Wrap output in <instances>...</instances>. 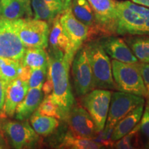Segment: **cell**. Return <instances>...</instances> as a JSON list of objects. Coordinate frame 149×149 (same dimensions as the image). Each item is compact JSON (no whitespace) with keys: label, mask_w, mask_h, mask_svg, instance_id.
<instances>
[{"label":"cell","mask_w":149,"mask_h":149,"mask_svg":"<svg viewBox=\"0 0 149 149\" xmlns=\"http://www.w3.org/2000/svg\"><path fill=\"white\" fill-rule=\"evenodd\" d=\"M48 55L47 77L51 80V97L58 106L61 119L66 120L74 105V99L69 81L70 65L65 59L63 52L51 48Z\"/></svg>","instance_id":"cell-1"},{"label":"cell","mask_w":149,"mask_h":149,"mask_svg":"<svg viewBox=\"0 0 149 149\" xmlns=\"http://www.w3.org/2000/svg\"><path fill=\"white\" fill-rule=\"evenodd\" d=\"M93 72L95 88L117 91L112 72V64L99 40H90L84 45Z\"/></svg>","instance_id":"cell-2"},{"label":"cell","mask_w":149,"mask_h":149,"mask_svg":"<svg viewBox=\"0 0 149 149\" xmlns=\"http://www.w3.org/2000/svg\"><path fill=\"white\" fill-rule=\"evenodd\" d=\"M138 63H124L113 59L111 62L113 77L118 91L146 97L148 92Z\"/></svg>","instance_id":"cell-3"},{"label":"cell","mask_w":149,"mask_h":149,"mask_svg":"<svg viewBox=\"0 0 149 149\" xmlns=\"http://www.w3.org/2000/svg\"><path fill=\"white\" fill-rule=\"evenodd\" d=\"M18 36L25 47H48L49 26L47 22L28 17L14 20Z\"/></svg>","instance_id":"cell-4"},{"label":"cell","mask_w":149,"mask_h":149,"mask_svg":"<svg viewBox=\"0 0 149 149\" xmlns=\"http://www.w3.org/2000/svg\"><path fill=\"white\" fill-rule=\"evenodd\" d=\"M112 93L109 90L95 88L82 96L81 104L88 112L98 130L105 126Z\"/></svg>","instance_id":"cell-5"},{"label":"cell","mask_w":149,"mask_h":149,"mask_svg":"<svg viewBox=\"0 0 149 149\" xmlns=\"http://www.w3.org/2000/svg\"><path fill=\"white\" fill-rule=\"evenodd\" d=\"M71 65L74 88L77 96L82 97L95 88L84 46H81L75 53Z\"/></svg>","instance_id":"cell-6"},{"label":"cell","mask_w":149,"mask_h":149,"mask_svg":"<svg viewBox=\"0 0 149 149\" xmlns=\"http://www.w3.org/2000/svg\"><path fill=\"white\" fill-rule=\"evenodd\" d=\"M6 138L13 148L21 149L35 146L39 136L26 120L5 121L1 126Z\"/></svg>","instance_id":"cell-7"},{"label":"cell","mask_w":149,"mask_h":149,"mask_svg":"<svg viewBox=\"0 0 149 149\" xmlns=\"http://www.w3.org/2000/svg\"><path fill=\"white\" fill-rule=\"evenodd\" d=\"M92 8L101 36L118 35V17L115 0H88Z\"/></svg>","instance_id":"cell-8"},{"label":"cell","mask_w":149,"mask_h":149,"mask_svg":"<svg viewBox=\"0 0 149 149\" xmlns=\"http://www.w3.org/2000/svg\"><path fill=\"white\" fill-rule=\"evenodd\" d=\"M26 47L17 33L14 20L0 17V57L21 61Z\"/></svg>","instance_id":"cell-9"},{"label":"cell","mask_w":149,"mask_h":149,"mask_svg":"<svg viewBox=\"0 0 149 149\" xmlns=\"http://www.w3.org/2000/svg\"><path fill=\"white\" fill-rule=\"evenodd\" d=\"M145 104L143 97L133 93L116 91L112 93L107 124L115 126L123 117L141 104Z\"/></svg>","instance_id":"cell-10"},{"label":"cell","mask_w":149,"mask_h":149,"mask_svg":"<svg viewBox=\"0 0 149 149\" xmlns=\"http://www.w3.org/2000/svg\"><path fill=\"white\" fill-rule=\"evenodd\" d=\"M118 35H149V19L128 8L122 1H116Z\"/></svg>","instance_id":"cell-11"},{"label":"cell","mask_w":149,"mask_h":149,"mask_svg":"<svg viewBox=\"0 0 149 149\" xmlns=\"http://www.w3.org/2000/svg\"><path fill=\"white\" fill-rule=\"evenodd\" d=\"M70 133L77 138L92 139L98 130L90 114L80 107H72L66 120Z\"/></svg>","instance_id":"cell-12"},{"label":"cell","mask_w":149,"mask_h":149,"mask_svg":"<svg viewBox=\"0 0 149 149\" xmlns=\"http://www.w3.org/2000/svg\"><path fill=\"white\" fill-rule=\"evenodd\" d=\"M59 22L77 53L79 48L83 45V43L88 40V27L75 17L72 12L71 6L67 7L61 13Z\"/></svg>","instance_id":"cell-13"},{"label":"cell","mask_w":149,"mask_h":149,"mask_svg":"<svg viewBox=\"0 0 149 149\" xmlns=\"http://www.w3.org/2000/svg\"><path fill=\"white\" fill-rule=\"evenodd\" d=\"M29 89L28 82L19 78L7 83L5 91L4 103L1 114L3 117H13L15 113L16 108L25 97Z\"/></svg>","instance_id":"cell-14"},{"label":"cell","mask_w":149,"mask_h":149,"mask_svg":"<svg viewBox=\"0 0 149 149\" xmlns=\"http://www.w3.org/2000/svg\"><path fill=\"white\" fill-rule=\"evenodd\" d=\"M98 40L104 51L113 59L124 63L138 62L129 46L121 37L112 35L103 37Z\"/></svg>","instance_id":"cell-15"},{"label":"cell","mask_w":149,"mask_h":149,"mask_svg":"<svg viewBox=\"0 0 149 149\" xmlns=\"http://www.w3.org/2000/svg\"><path fill=\"white\" fill-rule=\"evenodd\" d=\"M59 15L57 14L54 18L52 29L49 33V40L51 48L59 50L63 52L65 59L71 66L76 52L74 50L70 39L65 33L59 22Z\"/></svg>","instance_id":"cell-16"},{"label":"cell","mask_w":149,"mask_h":149,"mask_svg":"<svg viewBox=\"0 0 149 149\" xmlns=\"http://www.w3.org/2000/svg\"><path fill=\"white\" fill-rule=\"evenodd\" d=\"M71 10L75 17L88 29V41L101 35L95 16L88 0H72Z\"/></svg>","instance_id":"cell-17"},{"label":"cell","mask_w":149,"mask_h":149,"mask_svg":"<svg viewBox=\"0 0 149 149\" xmlns=\"http://www.w3.org/2000/svg\"><path fill=\"white\" fill-rule=\"evenodd\" d=\"M43 100V93L40 88H29L23 100L15 110V118L17 120H27L39 107Z\"/></svg>","instance_id":"cell-18"},{"label":"cell","mask_w":149,"mask_h":149,"mask_svg":"<svg viewBox=\"0 0 149 149\" xmlns=\"http://www.w3.org/2000/svg\"><path fill=\"white\" fill-rule=\"evenodd\" d=\"M144 104L139 106L117 123L112 134V140L115 142L135 128L140 122L144 112Z\"/></svg>","instance_id":"cell-19"},{"label":"cell","mask_w":149,"mask_h":149,"mask_svg":"<svg viewBox=\"0 0 149 149\" xmlns=\"http://www.w3.org/2000/svg\"><path fill=\"white\" fill-rule=\"evenodd\" d=\"M31 126L40 135L48 136L53 133L59 126V121L53 117L41 115L35 111L30 117Z\"/></svg>","instance_id":"cell-20"},{"label":"cell","mask_w":149,"mask_h":149,"mask_svg":"<svg viewBox=\"0 0 149 149\" xmlns=\"http://www.w3.org/2000/svg\"><path fill=\"white\" fill-rule=\"evenodd\" d=\"M22 66L31 68L48 67V55L45 48H28L21 60Z\"/></svg>","instance_id":"cell-21"},{"label":"cell","mask_w":149,"mask_h":149,"mask_svg":"<svg viewBox=\"0 0 149 149\" xmlns=\"http://www.w3.org/2000/svg\"><path fill=\"white\" fill-rule=\"evenodd\" d=\"M1 17L7 19L15 20L22 18L28 11L21 0H1Z\"/></svg>","instance_id":"cell-22"},{"label":"cell","mask_w":149,"mask_h":149,"mask_svg":"<svg viewBox=\"0 0 149 149\" xmlns=\"http://www.w3.org/2000/svg\"><path fill=\"white\" fill-rule=\"evenodd\" d=\"M22 68L21 61L0 57V77L6 82L19 78Z\"/></svg>","instance_id":"cell-23"},{"label":"cell","mask_w":149,"mask_h":149,"mask_svg":"<svg viewBox=\"0 0 149 149\" xmlns=\"http://www.w3.org/2000/svg\"><path fill=\"white\" fill-rule=\"evenodd\" d=\"M126 41L138 60L141 62H149V37H130L126 38Z\"/></svg>","instance_id":"cell-24"},{"label":"cell","mask_w":149,"mask_h":149,"mask_svg":"<svg viewBox=\"0 0 149 149\" xmlns=\"http://www.w3.org/2000/svg\"><path fill=\"white\" fill-rule=\"evenodd\" d=\"M102 147L101 144L92 139L77 138L70 133L66 134L60 145V148L72 149H99Z\"/></svg>","instance_id":"cell-25"},{"label":"cell","mask_w":149,"mask_h":149,"mask_svg":"<svg viewBox=\"0 0 149 149\" xmlns=\"http://www.w3.org/2000/svg\"><path fill=\"white\" fill-rule=\"evenodd\" d=\"M34 11V19L44 20L48 23H52L57 15L48 8L44 0H31Z\"/></svg>","instance_id":"cell-26"},{"label":"cell","mask_w":149,"mask_h":149,"mask_svg":"<svg viewBox=\"0 0 149 149\" xmlns=\"http://www.w3.org/2000/svg\"><path fill=\"white\" fill-rule=\"evenodd\" d=\"M139 124H137L131 131L114 143V148L118 149L135 148L139 146Z\"/></svg>","instance_id":"cell-27"},{"label":"cell","mask_w":149,"mask_h":149,"mask_svg":"<svg viewBox=\"0 0 149 149\" xmlns=\"http://www.w3.org/2000/svg\"><path fill=\"white\" fill-rule=\"evenodd\" d=\"M36 111L41 115L61 119L58 106L53 101L51 94L46 95L45 98L42 100Z\"/></svg>","instance_id":"cell-28"},{"label":"cell","mask_w":149,"mask_h":149,"mask_svg":"<svg viewBox=\"0 0 149 149\" xmlns=\"http://www.w3.org/2000/svg\"><path fill=\"white\" fill-rule=\"evenodd\" d=\"M48 67L31 68V74L28 81L29 88H40L44 83V80L47 75Z\"/></svg>","instance_id":"cell-29"},{"label":"cell","mask_w":149,"mask_h":149,"mask_svg":"<svg viewBox=\"0 0 149 149\" xmlns=\"http://www.w3.org/2000/svg\"><path fill=\"white\" fill-rule=\"evenodd\" d=\"M140 121L139 130H141V133L148 140L149 146V113L146 109H145L144 112H143Z\"/></svg>","instance_id":"cell-30"},{"label":"cell","mask_w":149,"mask_h":149,"mask_svg":"<svg viewBox=\"0 0 149 149\" xmlns=\"http://www.w3.org/2000/svg\"><path fill=\"white\" fill-rule=\"evenodd\" d=\"M141 77L146 87L148 94L149 93V62L138 63Z\"/></svg>","instance_id":"cell-31"},{"label":"cell","mask_w":149,"mask_h":149,"mask_svg":"<svg viewBox=\"0 0 149 149\" xmlns=\"http://www.w3.org/2000/svg\"><path fill=\"white\" fill-rule=\"evenodd\" d=\"M48 8L53 11L54 13L60 14L64 10L62 0H44Z\"/></svg>","instance_id":"cell-32"},{"label":"cell","mask_w":149,"mask_h":149,"mask_svg":"<svg viewBox=\"0 0 149 149\" xmlns=\"http://www.w3.org/2000/svg\"><path fill=\"white\" fill-rule=\"evenodd\" d=\"M6 85L7 82H6L4 80H3L0 77V111L2 109L3 103H4L5 91Z\"/></svg>","instance_id":"cell-33"},{"label":"cell","mask_w":149,"mask_h":149,"mask_svg":"<svg viewBox=\"0 0 149 149\" xmlns=\"http://www.w3.org/2000/svg\"><path fill=\"white\" fill-rule=\"evenodd\" d=\"M42 89L43 91H44V94H45L46 95L51 94L52 91H53V84H52L51 80L48 77L46 78V81L44 83V84H43Z\"/></svg>","instance_id":"cell-34"},{"label":"cell","mask_w":149,"mask_h":149,"mask_svg":"<svg viewBox=\"0 0 149 149\" xmlns=\"http://www.w3.org/2000/svg\"><path fill=\"white\" fill-rule=\"evenodd\" d=\"M21 1L26 6V10L28 11V14H29V17H31L33 15L32 10H31V0H21Z\"/></svg>","instance_id":"cell-35"},{"label":"cell","mask_w":149,"mask_h":149,"mask_svg":"<svg viewBox=\"0 0 149 149\" xmlns=\"http://www.w3.org/2000/svg\"><path fill=\"white\" fill-rule=\"evenodd\" d=\"M133 3L149 8V0H131Z\"/></svg>","instance_id":"cell-36"},{"label":"cell","mask_w":149,"mask_h":149,"mask_svg":"<svg viewBox=\"0 0 149 149\" xmlns=\"http://www.w3.org/2000/svg\"><path fill=\"white\" fill-rule=\"evenodd\" d=\"M72 0H62L63 6H64V10L65 8H66L67 7L70 6H71Z\"/></svg>","instance_id":"cell-37"},{"label":"cell","mask_w":149,"mask_h":149,"mask_svg":"<svg viewBox=\"0 0 149 149\" xmlns=\"http://www.w3.org/2000/svg\"><path fill=\"white\" fill-rule=\"evenodd\" d=\"M146 109L147 110V111H148V112L149 113V100H148V101H147V102H146Z\"/></svg>","instance_id":"cell-38"},{"label":"cell","mask_w":149,"mask_h":149,"mask_svg":"<svg viewBox=\"0 0 149 149\" xmlns=\"http://www.w3.org/2000/svg\"><path fill=\"white\" fill-rule=\"evenodd\" d=\"M1 15V0H0V17Z\"/></svg>","instance_id":"cell-39"},{"label":"cell","mask_w":149,"mask_h":149,"mask_svg":"<svg viewBox=\"0 0 149 149\" xmlns=\"http://www.w3.org/2000/svg\"><path fill=\"white\" fill-rule=\"evenodd\" d=\"M1 148V136H0V148Z\"/></svg>","instance_id":"cell-40"},{"label":"cell","mask_w":149,"mask_h":149,"mask_svg":"<svg viewBox=\"0 0 149 149\" xmlns=\"http://www.w3.org/2000/svg\"><path fill=\"white\" fill-rule=\"evenodd\" d=\"M148 97L149 98V93H148Z\"/></svg>","instance_id":"cell-41"}]
</instances>
